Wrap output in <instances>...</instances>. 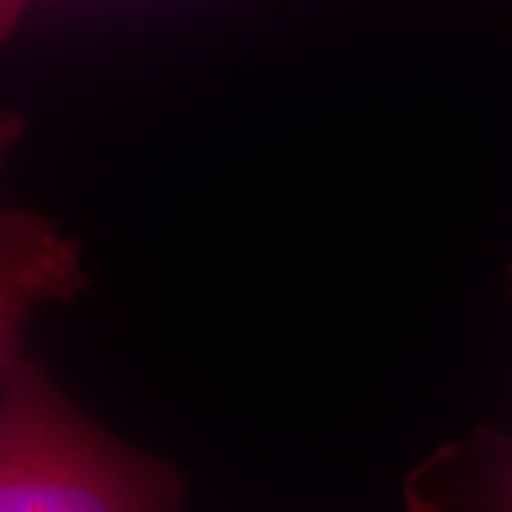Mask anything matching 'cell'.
Listing matches in <instances>:
<instances>
[{"instance_id":"obj_1","label":"cell","mask_w":512,"mask_h":512,"mask_svg":"<svg viewBox=\"0 0 512 512\" xmlns=\"http://www.w3.org/2000/svg\"><path fill=\"white\" fill-rule=\"evenodd\" d=\"M185 475L79 411L22 354L0 394V512H178Z\"/></svg>"},{"instance_id":"obj_2","label":"cell","mask_w":512,"mask_h":512,"mask_svg":"<svg viewBox=\"0 0 512 512\" xmlns=\"http://www.w3.org/2000/svg\"><path fill=\"white\" fill-rule=\"evenodd\" d=\"M91 285L81 247L53 219L0 207V394L24 354L22 332L48 304H69Z\"/></svg>"},{"instance_id":"obj_3","label":"cell","mask_w":512,"mask_h":512,"mask_svg":"<svg viewBox=\"0 0 512 512\" xmlns=\"http://www.w3.org/2000/svg\"><path fill=\"white\" fill-rule=\"evenodd\" d=\"M27 121L19 112H0V171H3L5 162H8L12 147L19 143Z\"/></svg>"},{"instance_id":"obj_4","label":"cell","mask_w":512,"mask_h":512,"mask_svg":"<svg viewBox=\"0 0 512 512\" xmlns=\"http://www.w3.org/2000/svg\"><path fill=\"white\" fill-rule=\"evenodd\" d=\"M31 3H36V0H0V43L15 34Z\"/></svg>"},{"instance_id":"obj_5","label":"cell","mask_w":512,"mask_h":512,"mask_svg":"<svg viewBox=\"0 0 512 512\" xmlns=\"http://www.w3.org/2000/svg\"><path fill=\"white\" fill-rule=\"evenodd\" d=\"M482 512H512V463L505 470L501 482L496 484V491L491 494L489 503H484Z\"/></svg>"}]
</instances>
